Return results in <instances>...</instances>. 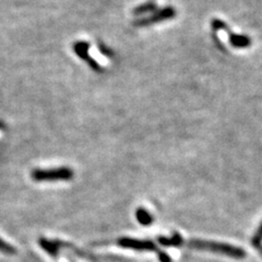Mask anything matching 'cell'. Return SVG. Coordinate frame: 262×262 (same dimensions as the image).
<instances>
[{
  "mask_svg": "<svg viewBox=\"0 0 262 262\" xmlns=\"http://www.w3.org/2000/svg\"><path fill=\"white\" fill-rule=\"evenodd\" d=\"M186 246L191 247L194 249H202V250H209L220 255H224L235 259H243L246 257V251L241 247H236V246L224 244V243H217V242H209V241H199V239H192L185 242Z\"/></svg>",
  "mask_w": 262,
  "mask_h": 262,
  "instance_id": "obj_1",
  "label": "cell"
},
{
  "mask_svg": "<svg viewBox=\"0 0 262 262\" xmlns=\"http://www.w3.org/2000/svg\"><path fill=\"white\" fill-rule=\"evenodd\" d=\"M31 177L35 182H56V180H70L73 178V170L69 167H58L51 169H34Z\"/></svg>",
  "mask_w": 262,
  "mask_h": 262,
  "instance_id": "obj_2",
  "label": "cell"
},
{
  "mask_svg": "<svg viewBox=\"0 0 262 262\" xmlns=\"http://www.w3.org/2000/svg\"><path fill=\"white\" fill-rule=\"evenodd\" d=\"M176 13L177 12L173 7H170V6L165 7V8H163V9H161L159 11H155L150 16H146V18H142V19H139V20L135 21L134 26L138 27V28L149 27V26H152V24H155V23H160V22H163V21L173 19L174 16L176 15Z\"/></svg>",
  "mask_w": 262,
  "mask_h": 262,
  "instance_id": "obj_3",
  "label": "cell"
},
{
  "mask_svg": "<svg viewBox=\"0 0 262 262\" xmlns=\"http://www.w3.org/2000/svg\"><path fill=\"white\" fill-rule=\"evenodd\" d=\"M117 245L122 248L134 249L139 251H159L157 245L151 241H141L129 237H121L117 241Z\"/></svg>",
  "mask_w": 262,
  "mask_h": 262,
  "instance_id": "obj_4",
  "label": "cell"
},
{
  "mask_svg": "<svg viewBox=\"0 0 262 262\" xmlns=\"http://www.w3.org/2000/svg\"><path fill=\"white\" fill-rule=\"evenodd\" d=\"M89 47H90L89 43H85V42H77V43H75V45H73V49H75L77 55L79 57H81L83 60H85L89 63L90 67H91L95 71H101L100 64H98L93 58L90 57V55L88 53Z\"/></svg>",
  "mask_w": 262,
  "mask_h": 262,
  "instance_id": "obj_5",
  "label": "cell"
},
{
  "mask_svg": "<svg viewBox=\"0 0 262 262\" xmlns=\"http://www.w3.org/2000/svg\"><path fill=\"white\" fill-rule=\"evenodd\" d=\"M228 40L235 48H247L251 45V39L247 35L234 34V33H228Z\"/></svg>",
  "mask_w": 262,
  "mask_h": 262,
  "instance_id": "obj_6",
  "label": "cell"
},
{
  "mask_svg": "<svg viewBox=\"0 0 262 262\" xmlns=\"http://www.w3.org/2000/svg\"><path fill=\"white\" fill-rule=\"evenodd\" d=\"M158 242L160 245L164 246V247H179V246L185 244L183 237L178 233L170 237H159Z\"/></svg>",
  "mask_w": 262,
  "mask_h": 262,
  "instance_id": "obj_7",
  "label": "cell"
},
{
  "mask_svg": "<svg viewBox=\"0 0 262 262\" xmlns=\"http://www.w3.org/2000/svg\"><path fill=\"white\" fill-rule=\"evenodd\" d=\"M38 244L40 246V248H43L48 255H51L52 257H57V253H58V248H59V246L57 245V243L48 241L46 238H39Z\"/></svg>",
  "mask_w": 262,
  "mask_h": 262,
  "instance_id": "obj_8",
  "label": "cell"
},
{
  "mask_svg": "<svg viewBox=\"0 0 262 262\" xmlns=\"http://www.w3.org/2000/svg\"><path fill=\"white\" fill-rule=\"evenodd\" d=\"M136 217L138 220V222L142 224V225H144V226L150 225L153 222V216L143 208H138L137 209Z\"/></svg>",
  "mask_w": 262,
  "mask_h": 262,
  "instance_id": "obj_9",
  "label": "cell"
},
{
  "mask_svg": "<svg viewBox=\"0 0 262 262\" xmlns=\"http://www.w3.org/2000/svg\"><path fill=\"white\" fill-rule=\"evenodd\" d=\"M157 8H158L157 4H154L152 2L146 3L144 5L136 7L135 10H134V14L135 15H142V14H145L147 12H153V11L157 10Z\"/></svg>",
  "mask_w": 262,
  "mask_h": 262,
  "instance_id": "obj_10",
  "label": "cell"
},
{
  "mask_svg": "<svg viewBox=\"0 0 262 262\" xmlns=\"http://www.w3.org/2000/svg\"><path fill=\"white\" fill-rule=\"evenodd\" d=\"M0 251L5 253V255H9V256H12L15 253V249L13 246L10 245L9 243L5 242L3 238H0Z\"/></svg>",
  "mask_w": 262,
  "mask_h": 262,
  "instance_id": "obj_11",
  "label": "cell"
},
{
  "mask_svg": "<svg viewBox=\"0 0 262 262\" xmlns=\"http://www.w3.org/2000/svg\"><path fill=\"white\" fill-rule=\"evenodd\" d=\"M212 28L214 31H224L226 33H229L228 26H226V23H224L222 20H219V19H214L212 21Z\"/></svg>",
  "mask_w": 262,
  "mask_h": 262,
  "instance_id": "obj_12",
  "label": "cell"
},
{
  "mask_svg": "<svg viewBox=\"0 0 262 262\" xmlns=\"http://www.w3.org/2000/svg\"><path fill=\"white\" fill-rule=\"evenodd\" d=\"M251 244H252V246H253V247H255V248L257 247V246L262 245V223L260 224L259 228L257 229L256 234L253 235L252 239H251Z\"/></svg>",
  "mask_w": 262,
  "mask_h": 262,
  "instance_id": "obj_13",
  "label": "cell"
},
{
  "mask_svg": "<svg viewBox=\"0 0 262 262\" xmlns=\"http://www.w3.org/2000/svg\"><path fill=\"white\" fill-rule=\"evenodd\" d=\"M158 255H159V259L161 262H171V258L167 255L166 252L158 251Z\"/></svg>",
  "mask_w": 262,
  "mask_h": 262,
  "instance_id": "obj_14",
  "label": "cell"
},
{
  "mask_svg": "<svg viewBox=\"0 0 262 262\" xmlns=\"http://www.w3.org/2000/svg\"><path fill=\"white\" fill-rule=\"evenodd\" d=\"M256 249L261 253V256H262V245H259V246H257L256 247Z\"/></svg>",
  "mask_w": 262,
  "mask_h": 262,
  "instance_id": "obj_15",
  "label": "cell"
}]
</instances>
